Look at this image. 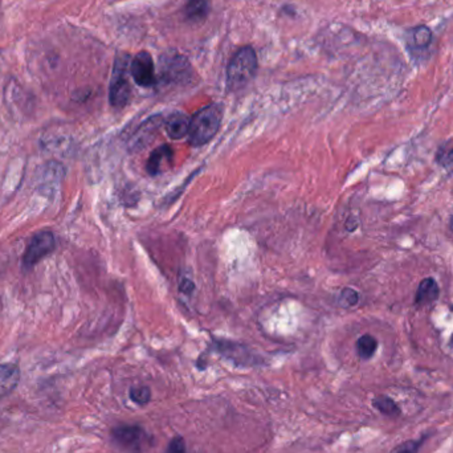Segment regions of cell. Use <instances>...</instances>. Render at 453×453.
Returning <instances> with one entry per match:
<instances>
[{
    "label": "cell",
    "instance_id": "cell-2",
    "mask_svg": "<svg viewBox=\"0 0 453 453\" xmlns=\"http://www.w3.org/2000/svg\"><path fill=\"white\" fill-rule=\"evenodd\" d=\"M257 56L252 46H243L233 55L227 68V87L230 90L245 88L256 76Z\"/></svg>",
    "mask_w": 453,
    "mask_h": 453
},
{
    "label": "cell",
    "instance_id": "cell-17",
    "mask_svg": "<svg viewBox=\"0 0 453 453\" xmlns=\"http://www.w3.org/2000/svg\"><path fill=\"white\" fill-rule=\"evenodd\" d=\"M358 302H359V294L356 293V290H354L352 287H345L340 296V305L345 309H349L358 305Z\"/></svg>",
    "mask_w": 453,
    "mask_h": 453
},
{
    "label": "cell",
    "instance_id": "cell-10",
    "mask_svg": "<svg viewBox=\"0 0 453 453\" xmlns=\"http://www.w3.org/2000/svg\"><path fill=\"white\" fill-rule=\"evenodd\" d=\"M20 380V371L16 366L0 365V397L10 394Z\"/></svg>",
    "mask_w": 453,
    "mask_h": 453
},
{
    "label": "cell",
    "instance_id": "cell-8",
    "mask_svg": "<svg viewBox=\"0 0 453 453\" xmlns=\"http://www.w3.org/2000/svg\"><path fill=\"white\" fill-rule=\"evenodd\" d=\"M191 120L186 114L177 111L166 120V132L171 139H182L190 133Z\"/></svg>",
    "mask_w": 453,
    "mask_h": 453
},
{
    "label": "cell",
    "instance_id": "cell-15",
    "mask_svg": "<svg viewBox=\"0 0 453 453\" xmlns=\"http://www.w3.org/2000/svg\"><path fill=\"white\" fill-rule=\"evenodd\" d=\"M130 399L138 406H146L151 400V391L147 386H134L130 388Z\"/></svg>",
    "mask_w": 453,
    "mask_h": 453
},
{
    "label": "cell",
    "instance_id": "cell-16",
    "mask_svg": "<svg viewBox=\"0 0 453 453\" xmlns=\"http://www.w3.org/2000/svg\"><path fill=\"white\" fill-rule=\"evenodd\" d=\"M432 40V32L427 27H418L412 30V43L418 48H426Z\"/></svg>",
    "mask_w": 453,
    "mask_h": 453
},
{
    "label": "cell",
    "instance_id": "cell-14",
    "mask_svg": "<svg viewBox=\"0 0 453 453\" xmlns=\"http://www.w3.org/2000/svg\"><path fill=\"white\" fill-rule=\"evenodd\" d=\"M374 407H376L379 412H382L386 416H391V418H397L402 412L399 409L398 404L391 398H388L386 395H380L374 399Z\"/></svg>",
    "mask_w": 453,
    "mask_h": 453
},
{
    "label": "cell",
    "instance_id": "cell-20",
    "mask_svg": "<svg viewBox=\"0 0 453 453\" xmlns=\"http://www.w3.org/2000/svg\"><path fill=\"white\" fill-rule=\"evenodd\" d=\"M442 165L444 166V168L448 171V173L453 174V149L449 151V153H447V154L444 155V158H442Z\"/></svg>",
    "mask_w": 453,
    "mask_h": 453
},
{
    "label": "cell",
    "instance_id": "cell-19",
    "mask_svg": "<svg viewBox=\"0 0 453 453\" xmlns=\"http://www.w3.org/2000/svg\"><path fill=\"white\" fill-rule=\"evenodd\" d=\"M423 439H420L418 442H409L403 444V447H400L397 453H418L419 452L420 447H421Z\"/></svg>",
    "mask_w": 453,
    "mask_h": 453
},
{
    "label": "cell",
    "instance_id": "cell-7",
    "mask_svg": "<svg viewBox=\"0 0 453 453\" xmlns=\"http://www.w3.org/2000/svg\"><path fill=\"white\" fill-rule=\"evenodd\" d=\"M173 158H174V151L168 144H162L156 147L147 161L146 168L149 174L158 175L163 173L166 168L173 165Z\"/></svg>",
    "mask_w": 453,
    "mask_h": 453
},
{
    "label": "cell",
    "instance_id": "cell-11",
    "mask_svg": "<svg viewBox=\"0 0 453 453\" xmlns=\"http://www.w3.org/2000/svg\"><path fill=\"white\" fill-rule=\"evenodd\" d=\"M161 123H162L161 117H153V118H149L147 121L144 122V125L134 134V147L141 149L149 144V139L154 135L158 128L161 126Z\"/></svg>",
    "mask_w": 453,
    "mask_h": 453
},
{
    "label": "cell",
    "instance_id": "cell-5",
    "mask_svg": "<svg viewBox=\"0 0 453 453\" xmlns=\"http://www.w3.org/2000/svg\"><path fill=\"white\" fill-rule=\"evenodd\" d=\"M54 249H55L54 233L49 232V231L36 233L32 237L31 243L28 245L25 254H24V259H23L24 268L31 269L40 260H43L45 256L51 254Z\"/></svg>",
    "mask_w": 453,
    "mask_h": 453
},
{
    "label": "cell",
    "instance_id": "cell-21",
    "mask_svg": "<svg viewBox=\"0 0 453 453\" xmlns=\"http://www.w3.org/2000/svg\"><path fill=\"white\" fill-rule=\"evenodd\" d=\"M451 230H452V232H453V218L452 219H451Z\"/></svg>",
    "mask_w": 453,
    "mask_h": 453
},
{
    "label": "cell",
    "instance_id": "cell-18",
    "mask_svg": "<svg viewBox=\"0 0 453 453\" xmlns=\"http://www.w3.org/2000/svg\"><path fill=\"white\" fill-rule=\"evenodd\" d=\"M166 453H187L186 442L180 436H175L168 444Z\"/></svg>",
    "mask_w": 453,
    "mask_h": 453
},
{
    "label": "cell",
    "instance_id": "cell-1",
    "mask_svg": "<svg viewBox=\"0 0 453 453\" xmlns=\"http://www.w3.org/2000/svg\"><path fill=\"white\" fill-rule=\"evenodd\" d=\"M223 120V106L221 104H211L200 109L192 118L190 125L188 139L192 146H203L210 142L216 135Z\"/></svg>",
    "mask_w": 453,
    "mask_h": 453
},
{
    "label": "cell",
    "instance_id": "cell-12",
    "mask_svg": "<svg viewBox=\"0 0 453 453\" xmlns=\"http://www.w3.org/2000/svg\"><path fill=\"white\" fill-rule=\"evenodd\" d=\"M210 10V0H188L185 7V15L190 20L200 22L209 16Z\"/></svg>",
    "mask_w": 453,
    "mask_h": 453
},
{
    "label": "cell",
    "instance_id": "cell-4",
    "mask_svg": "<svg viewBox=\"0 0 453 453\" xmlns=\"http://www.w3.org/2000/svg\"><path fill=\"white\" fill-rule=\"evenodd\" d=\"M111 436L122 449L130 453H141L146 440L144 430L135 424H120L113 428Z\"/></svg>",
    "mask_w": 453,
    "mask_h": 453
},
{
    "label": "cell",
    "instance_id": "cell-13",
    "mask_svg": "<svg viewBox=\"0 0 453 453\" xmlns=\"http://www.w3.org/2000/svg\"><path fill=\"white\" fill-rule=\"evenodd\" d=\"M378 350V341L373 335L365 334L356 341V353L364 361L371 359Z\"/></svg>",
    "mask_w": 453,
    "mask_h": 453
},
{
    "label": "cell",
    "instance_id": "cell-3",
    "mask_svg": "<svg viewBox=\"0 0 453 453\" xmlns=\"http://www.w3.org/2000/svg\"><path fill=\"white\" fill-rule=\"evenodd\" d=\"M130 63V56L120 54L114 61L113 76L109 87V101L116 109H122L128 105L132 96V88L128 80V68Z\"/></svg>",
    "mask_w": 453,
    "mask_h": 453
},
{
    "label": "cell",
    "instance_id": "cell-6",
    "mask_svg": "<svg viewBox=\"0 0 453 453\" xmlns=\"http://www.w3.org/2000/svg\"><path fill=\"white\" fill-rule=\"evenodd\" d=\"M130 73L135 84L144 88H150L155 85V68L153 57L149 52L137 54L130 63Z\"/></svg>",
    "mask_w": 453,
    "mask_h": 453
},
{
    "label": "cell",
    "instance_id": "cell-9",
    "mask_svg": "<svg viewBox=\"0 0 453 453\" xmlns=\"http://www.w3.org/2000/svg\"><path fill=\"white\" fill-rule=\"evenodd\" d=\"M439 296H440V287L438 285L436 280L432 277H427L419 284L416 296H415V304L419 306H426L438 301Z\"/></svg>",
    "mask_w": 453,
    "mask_h": 453
}]
</instances>
